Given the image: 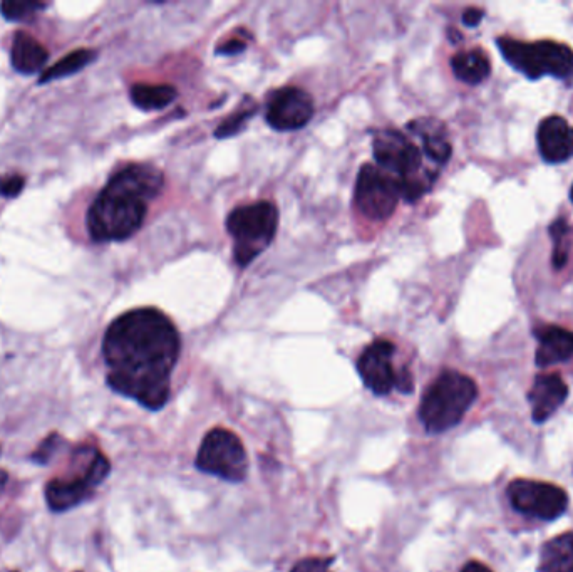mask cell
<instances>
[{
  "instance_id": "cell-1",
  "label": "cell",
  "mask_w": 573,
  "mask_h": 572,
  "mask_svg": "<svg viewBox=\"0 0 573 572\" xmlns=\"http://www.w3.org/2000/svg\"><path fill=\"white\" fill-rule=\"evenodd\" d=\"M180 348V334L163 312L153 307L124 312L103 339L109 388L146 410H161L170 400Z\"/></svg>"
},
{
  "instance_id": "cell-2",
  "label": "cell",
  "mask_w": 573,
  "mask_h": 572,
  "mask_svg": "<svg viewBox=\"0 0 573 572\" xmlns=\"http://www.w3.org/2000/svg\"><path fill=\"white\" fill-rule=\"evenodd\" d=\"M165 187L163 172L148 163H133L114 173L88 210L89 235L96 242H121L141 229L148 203Z\"/></svg>"
},
{
  "instance_id": "cell-3",
  "label": "cell",
  "mask_w": 573,
  "mask_h": 572,
  "mask_svg": "<svg viewBox=\"0 0 573 572\" xmlns=\"http://www.w3.org/2000/svg\"><path fill=\"white\" fill-rule=\"evenodd\" d=\"M406 131H379L372 146L377 167L399 183L401 198L414 203L433 188L443 167L428 155L414 131Z\"/></svg>"
},
{
  "instance_id": "cell-4",
  "label": "cell",
  "mask_w": 573,
  "mask_h": 572,
  "mask_svg": "<svg viewBox=\"0 0 573 572\" xmlns=\"http://www.w3.org/2000/svg\"><path fill=\"white\" fill-rule=\"evenodd\" d=\"M478 398V386L460 371H443L424 391L419 420L431 435L448 432L460 425Z\"/></svg>"
},
{
  "instance_id": "cell-5",
  "label": "cell",
  "mask_w": 573,
  "mask_h": 572,
  "mask_svg": "<svg viewBox=\"0 0 573 572\" xmlns=\"http://www.w3.org/2000/svg\"><path fill=\"white\" fill-rule=\"evenodd\" d=\"M73 463V474L47 482V505L54 512H66L86 502L111 472L108 457L98 448H78Z\"/></svg>"
},
{
  "instance_id": "cell-6",
  "label": "cell",
  "mask_w": 573,
  "mask_h": 572,
  "mask_svg": "<svg viewBox=\"0 0 573 572\" xmlns=\"http://www.w3.org/2000/svg\"><path fill=\"white\" fill-rule=\"evenodd\" d=\"M496 44L506 63L528 79L573 78V49L562 42H523L512 37H498Z\"/></svg>"
},
{
  "instance_id": "cell-7",
  "label": "cell",
  "mask_w": 573,
  "mask_h": 572,
  "mask_svg": "<svg viewBox=\"0 0 573 572\" xmlns=\"http://www.w3.org/2000/svg\"><path fill=\"white\" fill-rule=\"evenodd\" d=\"M279 227V210L274 203L243 205L228 215L227 230L232 235L233 257L238 266H248L274 242Z\"/></svg>"
},
{
  "instance_id": "cell-8",
  "label": "cell",
  "mask_w": 573,
  "mask_h": 572,
  "mask_svg": "<svg viewBox=\"0 0 573 572\" xmlns=\"http://www.w3.org/2000/svg\"><path fill=\"white\" fill-rule=\"evenodd\" d=\"M195 465L203 474L240 484L248 475L247 450L237 433L227 428H213L203 437Z\"/></svg>"
},
{
  "instance_id": "cell-9",
  "label": "cell",
  "mask_w": 573,
  "mask_h": 572,
  "mask_svg": "<svg viewBox=\"0 0 573 572\" xmlns=\"http://www.w3.org/2000/svg\"><path fill=\"white\" fill-rule=\"evenodd\" d=\"M401 198V187L391 175L377 165L367 163L357 175L354 202L359 212L369 220L382 222L394 214Z\"/></svg>"
},
{
  "instance_id": "cell-10",
  "label": "cell",
  "mask_w": 573,
  "mask_h": 572,
  "mask_svg": "<svg viewBox=\"0 0 573 572\" xmlns=\"http://www.w3.org/2000/svg\"><path fill=\"white\" fill-rule=\"evenodd\" d=\"M506 492L513 509L533 519L557 520L568 509L567 492L562 487L547 482L513 480Z\"/></svg>"
},
{
  "instance_id": "cell-11",
  "label": "cell",
  "mask_w": 573,
  "mask_h": 572,
  "mask_svg": "<svg viewBox=\"0 0 573 572\" xmlns=\"http://www.w3.org/2000/svg\"><path fill=\"white\" fill-rule=\"evenodd\" d=\"M394 346L388 339H377L369 344L357 359V373L367 390L376 396H386L398 388L399 373L393 364Z\"/></svg>"
},
{
  "instance_id": "cell-12",
  "label": "cell",
  "mask_w": 573,
  "mask_h": 572,
  "mask_svg": "<svg viewBox=\"0 0 573 572\" xmlns=\"http://www.w3.org/2000/svg\"><path fill=\"white\" fill-rule=\"evenodd\" d=\"M265 116L274 130H300L314 116V101L304 89L280 88L270 93Z\"/></svg>"
},
{
  "instance_id": "cell-13",
  "label": "cell",
  "mask_w": 573,
  "mask_h": 572,
  "mask_svg": "<svg viewBox=\"0 0 573 572\" xmlns=\"http://www.w3.org/2000/svg\"><path fill=\"white\" fill-rule=\"evenodd\" d=\"M538 150L547 163H563L573 158V126L562 116H548L538 126Z\"/></svg>"
},
{
  "instance_id": "cell-14",
  "label": "cell",
  "mask_w": 573,
  "mask_h": 572,
  "mask_svg": "<svg viewBox=\"0 0 573 572\" xmlns=\"http://www.w3.org/2000/svg\"><path fill=\"white\" fill-rule=\"evenodd\" d=\"M568 386L558 375H538L533 381L528 401L532 405V418L535 423L547 422L555 411L565 403Z\"/></svg>"
},
{
  "instance_id": "cell-15",
  "label": "cell",
  "mask_w": 573,
  "mask_h": 572,
  "mask_svg": "<svg viewBox=\"0 0 573 572\" xmlns=\"http://www.w3.org/2000/svg\"><path fill=\"white\" fill-rule=\"evenodd\" d=\"M538 339L537 361L540 368L565 363L573 358V333L558 326H540L533 331Z\"/></svg>"
},
{
  "instance_id": "cell-16",
  "label": "cell",
  "mask_w": 573,
  "mask_h": 572,
  "mask_svg": "<svg viewBox=\"0 0 573 572\" xmlns=\"http://www.w3.org/2000/svg\"><path fill=\"white\" fill-rule=\"evenodd\" d=\"M49 51L29 32L19 31L14 36L11 49L12 68L17 73H39L46 66Z\"/></svg>"
},
{
  "instance_id": "cell-17",
  "label": "cell",
  "mask_w": 573,
  "mask_h": 572,
  "mask_svg": "<svg viewBox=\"0 0 573 572\" xmlns=\"http://www.w3.org/2000/svg\"><path fill=\"white\" fill-rule=\"evenodd\" d=\"M538 571L573 572V532H565L543 544Z\"/></svg>"
},
{
  "instance_id": "cell-18",
  "label": "cell",
  "mask_w": 573,
  "mask_h": 572,
  "mask_svg": "<svg viewBox=\"0 0 573 572\" xmlns=\"http://www.w3.org/2000/svg\"><path fill=\"white\" fill-rule=\"evenodd\" d=\"M451 68L456 78L471 86L483 83L491 73L490 58L481 49L458 52L455 58L451 59Z\"/></svg>"
},
{
  "instance_id": "cell-19",
  "label": "cell",
  "mask_w": 573,
  "mask_h": 572,
  "mask_svg": "<svg viewBox=\"0 0 573 572\" xmlns=\"http://www.w3.org/2000/svg\"><path fill=\"white\" fill-rule=\"evenodd\" d=\"M130 94L136 108L158 111L170 106L178 96V91L170 84H135Z\"/></svg>"
},
{
  "instance_id": "cell-20",
  "label": "cell",
  "mask_w": 573,
  "mask_h": 572,
  "mask_svg": "<svg viewBox=\"0 0 573 572\" xmlns=\"http://www.w3.org/2000/svg\"><path fill=\"white\" fill-rule=\"evenodd\" d=\"M96 56H98V52L93 51V49H78V51L69 52L68 56L59 59L56 64H52V68L46 69L41 74L39 83H51L57 79L73 76V74L83 71L88 64L93 63Z\"/></svg>"
},
{
  "instance_id": "cell-21",
  "label": "cell",
  "mask_w": 573,
  "mask_h": 572,
  "mask_svg": "<svg viewBox=\"0 0 573 572\" xmlns=\"http://www.w3.org/2000/svg\"><path fill=\"white\" fill-rule=\"evenodd\" d=\"M567 234L568 225L567 220L558 219L550 225V235L553 239V266L557 271L563 269L567 264L568 250H567Z\"/></svg>"
},
{
  "instance_id": "cell-22",
  "label": "cell",
  "mask_w": 573,
  "mask_h": 572,
  "mask_svg": "<svg viewBox=\"0 0 573 572\" xmlns=\"http://www.w3.org/2000/svg\"><path fill=\"white\" fill-rule=\"evenodd\" d=\"M47 4L41 2H17V0H6L0 4V12L7 21H26L36 16L37 12L46 9Z\"/></svg>"
},
{
  "instance_id": "cell-23",
  "label": "cell",
  "mask_w": 573,
  "mask_h": 572,
  "mask_svg": "<svg viewBox=\"0 0 573 572\" xmlns=\"http://www.w3.org/2000/svg\"><path fill=\"white\" fill-rule=\"evenodd\" d=\"M257 113V108L253 106L250 110H243L237 115L230 116L222 126H218L215 130V136L223 140V138H230V136H235L237 133L243 130V126L247 125V121L252 118L253 115Z\"/></svg>"
},
{
  "instance_id": "cell-24",
  "label": "cell",
  "mask_w": 573,
  "mask_h": 572,
  "mask_svg": "<svg viewBox=\"0 0 573 572\" xmlns=\"http://www.w3.org/2000/svg\"><path fill=\"white\" fill-rule=\"evenodd\" d=\"M334 557H307L297 562L290 572H332Z\"/></svg>"
},
{
  "instance_id": "cell-25",
  "label": "cell",
  "mask_w": 573,
  "mask_h": 572,
  "mask_svg": "<svg viewBox=\"0 0 573 572\" xmlns=\"http://www.w3.org/2000/svg\"><path fill=\"white\" fill-rule=\"evenodd\" d=\"M26 178L22 175H2L0 177V197L16 198L24 190Z\"/></svg>"
},
{
  "instance_id": "cell-26",
  "label": "cell",
  "mask_w": 573,
  "mask_h": 572,
  "mask_svg": "<svg viewBox=\"0 0 573 572\" xmlns=\"http://www.w3.org/2000/svg\"><path fill=\"white\" fill-rule=\"evenodd\" d=\"M245 49H247L245 42L232 39V41H227L222 46H218L215 52H217L218 56H233V54H240Z\"/></svg>"
},
{
  "instance_id": "cell-27",
  "label": "cell",
  "mask_w": 573,
  "mask_h": 572,
  "mask_svg": "<svg viewBox=\"0 0 573 572\" xmlns=\"http://www.w3.org/2000/svg\"><path fill=\"white\" fill-rule=\"evenodd\" d=\"M483 16H485V12L476 9V7H471V9H466L465 14H463V24L466 27H476L483 21Z\"/></svg>"
},
{
  "instance_id": "cell-28",
  "label": "cell",
  "mask_w": 573,
  "mask_h": 572,
  "mask_svg": "<svg viewBox=\"0 0 573 572\" xmlns=\"http://www.w3.org/2000/svg\"><path fill=\"white\" fill-rule=\"evenodd\" d=\"M460 572H493L491 571L490 567H486L485 564H481L478 561H471L463 566Z\"/></svg>"
},
{
  "instance_id": "cell-29",
  "label": "cell",
  "mask_w": 573,
  "mask_h": 572,
  "mask_svg": "<svg viewBox=\"0 0 573 572\" xmlns=\"http://www.w3.org/2000/svg\"><path fill=\"white\" fill-rule=\"evenodd\" d=\"M7 480H9V475H7L6 470H0V492L6 487Z\"/></svg>"
},
{
  "instance_id": "cell-30",
  "label": "cell",
  "mask_w": 573,
  "mask_h": 572,
  "mask_svg": "<svg viewBox=\"0 0 573 572\" xmlns=\"http://www.w3.org/2000/svg\"><path fill=\"white\" fill-rule=\"evenodd\" d=\"M570 198H572V202H573V185H572V190H570Z\"/></svg>"
},
{
  "instance_id": "cell-31",
  "label": "cell",
  "mask_w": 573,
  "mask_h": 572,
  "mask_svg": "<svg viewBox=\"0 0 573 572\" xmlns=\"http://www.w3.org/2000/svg\"><path fill=\"white\" fill-rule=\"evenodd\" d=\"M78 572H81V571H78Z\"/></svg>"
}]
</instances>
